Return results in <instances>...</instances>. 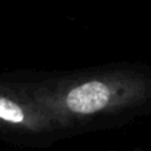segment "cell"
Segmentation results:
<instances>
[{"instance_id":"cell-1","label":"cell","mask_w":151,"mask_h":151,"mask_svg":"<svg viewBox=\"0 0 151 151\" xmlns=\"http://www.w3.org/2000/svg\"><path fill=\"white\" fill-rule=\"evenodd\" d=\"M19 88L56 129L70 127L150 107L151 68L107 70Z\"/></svg>"},{"instance_id":"cell-2","label":"cell","mask_w":151,"mask_h":151,"mask_svg":"<svg viewBox=\"0 0 151 151\" xmlns=\"http://www.w3.org/2000/svg\"><path fill=\"white\" fill-rule=\"evenodd\" d=\"M56 129L53 123L25 96L18 86H0V130L17 133H43Z\"/></svg>"}]
</instances>
